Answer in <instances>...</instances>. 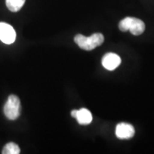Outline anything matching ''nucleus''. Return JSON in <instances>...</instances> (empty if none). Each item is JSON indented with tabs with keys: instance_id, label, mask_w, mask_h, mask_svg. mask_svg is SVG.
<instances>
[{
	"instance_id": "f257e3e1",
	"label": "nucleus",
	"mask_w": 154,
	"mask_h": 154,
	"mask_svg": "<svg viewBox=\"0 0 154 154\" xmlns=\"http://www.w3.org/2000/svg\"><path fill=\"white\" fill-rule=\"evenodd\" d=\"M74 40L80 48L86 51H92L104 43L105 37L100 33H94L89 37H86L79 33L75 35Z\"/></svg>"
},
{
	"instance_id": "f03ea898",
	"label": "nucleus",
	"mask_w": 154,
	"mask_h": 154,
	"mask_svg": "<svg viewBox=\"0 0 154 154\" xmlns=\"http://www.w3.org/2000/svg\"><path fill=\"white\" fill-rule=\"evenodd\" d=\"M145 23L135 17H126L119 22V29L122 32L130 31L134 35H140L145 31Z\"/></svg>"
},
{
	"instance_id": "7ed1b4c3",
	"label": "nucleus",
	"mask_w": 154,
	"mask_h": 154,
	"mask_svg": "<svg viewBox=\"0 0 154 154\" xmlns=\"http://www.w3.org/2000/svg\"><path fill=\"white\" fill-rule=\"evenodd\" d=\"M4 113L9 120H16L21 114V101L16 95H10L4 107Z\"/></svg>"
},
{
	"instance_id": "20e7f679",
	"label": "nucleus",
	"mask_w": 154,
	"mask_h": 154,
	"mask_svg": "<svg viewBox=\"0 0 154 154\" xmlns=\"http://www.w3.org/2000/svg\"><path fill=\"white\" fill-rule=\"evenodd\" d=\"M17 33L15 29L10 24L0 22V40L5 44L11 45L15 42Z\"/></svg>"
},
{
	"instance_id": "39448f33",
	"label": "nucleus",
	"mask_w": 154,
	"mask_h": 154,
	"mask_svg": "<svg viewBox=\"0 0 154 154\" xmlns=\"http://www.w3.org/2000/svg\"><path fill=\"white\" fill-rule=\"evenodd\" d=\"M135 134L134 128L126 122L118 123L116 127V135L120 140H128L134 137Z\"/></svg>"
},
{
	"instance_id": "423d86ee",
	"label": "nucleus",
	"mask_w": 154,
	"mask_h": 154,
	"mask_svg": "<svg viewBox=\"0 0 154 154\" xmlns=\"http://www.w3.org/2000/svg\"><path fill=\"white\" fill-rule=\"evenodd\" d=\"M121 57L116 53H106L102 58V65L108 70H114L121 64Z\"/></svg>"
},
{
	"instance_id": "0eeeda50",
	"label": "nucleus",
	"mask_w": 154,
	"mask_h": 154,
	"mask_svg": "<svg viewBox=\"0 0 154 154\" xmlns=\"http://www.w3.org/2000/svg\"><path fill=\"white\" fill-rule=\"evenodd\" d=\"M75 118H76L77 122H79V124H82V125L90 124L93 121L92 113L90 112V110L86 108H82L80 110H77Z\"/></svg>"
},
{
	"instance_id": "6e6552de",
	"label": "nucleus",
	"mask_w": 154,
	"mask_h": 154,
	"mask_svg": "<svg viewBox=\"0 0 154 154\" xmlns=\"http://www.w3.org/2000/svg\"><path fill=\"white\" fill-rule=\"evenodd\" d=\"M26 0H6V6L11 12H17L24 5Z\"/></svg>"
},
{
	"instance_id": "1a4fd4ad",
	"label": "nucleus",
	"mask_w": 154,
	"mask_h": 154,
	"mask_svg": "<svg viewBox=\"0 0 154 154\" xmlns=\"http://www.w3.org/2000/svg\"><path fill=\"white\" fill-rule=\"evenodd\" d=\"M3 154H19L20 153V147L17 146V144L10 142L6 144L2 151Z\"/></svg>"
},
{
	"instance_id": "9d476101",
	"label": "nucleus",
	"mask_w": 154,
	"mask_h": 154,
	"mask_svg": "<svg viewBox=\"0 0 154 154\" xmlns=\"http://www.w3.org/2000/svg\"><path fill=\"white\" fill-rule=\"evenodd\" d=\"M77 114V110H73L71 111V116L74 117V118H75V116H76Z\"/></svg>"
}]
</instances>
